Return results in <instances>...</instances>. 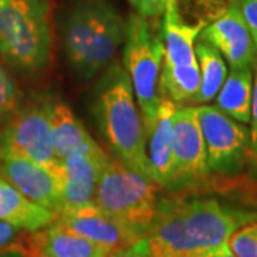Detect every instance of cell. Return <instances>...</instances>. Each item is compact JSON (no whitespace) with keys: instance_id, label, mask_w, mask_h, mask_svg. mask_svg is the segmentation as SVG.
<instances>
[{"instance_id":"18","label":"cell","mask_w":257,"mask_h":257,"mask_svg":"<svg viewBox=\"0 0 257 257\" xmlns=\"http://www.w3.org/2000/svg\"><path fill=\"white\" fill-rule=\"evenodd\" d=\"M57 220L55 211L37 204L19 192L16 187L5 183L0 187V221H6L20 230L33 233L50 226Z\"/></svg>"},{"instance_id":"3","label":"cell","mask_w":257,"mask_h":257,"mask_svg":"<svg viewBox=\"0 0 257 257\" xmlns=\"http://www.w3.org/2000/svg\"><path fill=\"white\" fill-rule=\"evenodd\" d=\"M126 37V22L103 0H74L62 22L67 60L83 80L106 70Z\"/></svg>"},{"instance_id":"27","label":"cell","mask_w":257,"mask_h":257,"mask_svg":"<svg viewBox=\"0 0 257 257\" xmlns=\"http://www.w3.org/2000/svg\"><path fill=\"white\" fill-rule=\"evenodd\" d=\"M20 231L22 230L16 226L6 221H0V253L13 248L16 240L20 237Z\"/></svg>"},{"instance_id":"6","label":"cell","mask_w":257,"mask_h":257,"mask_svg":"<svg viewBox=\"0 0 257 257\" xmlns=\"http://www.w3.org/2000/svg\"><path fill=\"white\" fill-rule=\"evenodd\" d=\"M163 56L162 35L155 32L146 18L139 13L130 15L126 22L123 63L132 82L146 136L153 126L160 103L157 86Z\"/></svg>"},{"instance_id":"15","label":"cell","mask_w":257,"mask_h":257,"mask_svg":"<svg viewBox=\"0 0 257 257\" xmlns=\"http://www.w3.org/2000/svg\"><path fill=\"white\" fill-rule=\"evenodd\" d=\"M106 159L107 155H72L62 162L57 172L60 180L62 213L92 206L100 167Z\"/></svg>"},{"instance_id":"26","label":"cell","mask_w":257,"mask_h":257,"mask_svg":"<svg viewBox=\"0 0 257 257\" xmlns=\"http://www.w3.org/2000/svg\"><path fill=\"white\" fill-rule=\"evenodd\" d=\"M250 147L257 157V62L253 73V96H251V113H250Z\"/></svg>"},{"instance_id":"21","label":"cell","mask_w":257,"mask_h":257,"mask_svg":"<svg viewBox=\"0 0 257 257\" xmlns=\"http://www.w3.org/2000/svg\"><path fill=\"white\" fill-rule=\"evenodd\" d=\"M194 52L200 70L199 104H203L217 96L221 84L227 77V66L220 52L207 42L199 40L194 45Z\"/></svg>"},{"instance_id":"12","label":"cell","mask_w":257,"mask_h":257,"mask_svg":"<svg viewBox=\"0 0 257 257\" xmlns=\"http://www.w3.org/2000/svg\"><path fill=\"white\" fill-rule=\"evenodd\" d=\"M12 250L25 257H107L113 248L84 239L55 221L30 233L22 243H15Z\"/></svg>"},{"instance_id":"30","label":"cell","mask_w":257,"mask_h":257,"mask_svg":"<svg viewBox=\"0 0 257 257\" xmlns=\"http://www.w3.org/2000/svg\"><path fill=\"white\" fill-rule=\"evenodd\" d=\"M0 257H25L18 250H8V251H2Z\"/></svg>"},{"instance_id":"11","label":"cell","mask_w":257,"mask_h":257,"mask_svg":"<svg viewBox=\"0 0 257 257\" xmlns=\"http://www.w3.org/2000/svg\"><path fill=\"white\" fill-rule=\"evenodd\" d=\"M199 39L216 47L230 69L254 67L257 52L237 6L231 2L223 15L203 28Z\"/></svg>"},{"instance_id":"16","label":"cell","mask_w":257,"mask_h":257,"mask_svg":"<svg viewBox=\"0 0 257 257\" xmlns=\"http://www.w3.org/2000/svg\"><path fill=\"white\" fill-rule=\"evenodd\" d=\"M46 100L52 124L53 146L59 165H62L64 159L72 155H106L64 101L52 97H46Z\"/></svg>"},{"instance_id":"22","label":"cell","mask_w":257,"mask_h":257,"mask_svg":"<svg viewBox=\"0 0 257 257\" xmlns=\"http://www.w3.org/2000/svg\"><path fill=\"white\" fill-rule=\"evenodd\" d=\"M229 247L236 257H257V221L236 230L229 239Z\"/></svg>"},{"instance_id":"7","label":"cell","mask_w":257,"mask_h":257,"mask_svg":"<svg viewBox=\"0 0 257 257\" xmlns=\"http://www.w3.org/2000/svg\"><path fill=\"white\" fill-rule=\"evenodd\" d=\"M0 150L26 157L57 175L60 165L56 159L46 99L32 101L13 114L0 133Z\"/></svg>"},{"instance_id":"29","label":"cell","mask_w":257,"mask_h":257,"mask_svg":"<svg viewBox=\"0 0 257 257\" xmlns=\"http://www.w3.org/2000/svg\"><path fill=\"white\" fill-rule=\"evenodd\" d=\"M199 257H236L233 254V251L230 250L229 247V243H226V244H223L220 247L214 248L213 251L210 253H207V254H203V256Z\"/></svg>"},{"instance_id":"20","label":"cell","mask_w":257,"mask_h":257,"mask_svg":"<svg viewBox=\"0 0 257 257\" xmlns=\"http://www.w3.org/2000/svg\"><path fill=\"white\" fill-rule=\"evenodd\" d=\"M200 70L199 63L169 66L162 63L159 94H165L180 106L199 104Z\"/></svg>"},{"instance_id":"13","label":"cell","mask_w":257,"mask_h":257,"mask_svg":"<svg viewBox=\"0 0 257 257\" xmlns=\"http://www.w3.org/2000/svg\"><path fill=\"white\" fill-rule=\"evenodd\" d=\"M56 221L84 239L109 248L126 247L143 237L140 231L103 213L94 204L62 213Z\"/></svg>"},{"instance_id":"1","label":"cell","mask_w":257,"mask_h":257,"mask_svg":"<svg viewBox=\"0 0 257 257\" xmlns=\"http://www.w3.org/2000/svg\"><path fill=\"white\" fill-rule=\"evenodd\" d=\"M257 220V211L243 210L213 197H165L143 234L153 257H199L229 243L241 226Z\"/></svg>"},{"instance_id":"28","label":"cell","mask_w":257,"mask_h":257,"mask_svg":"<svg viewBox=\"0 0 257 257\" xmlns=\"http://www.w3.org/2000/svg\"><path fill=\"white\" fill-rule=\"evenodd\" d=\"M107 257H153L146 247L145 241L139 239L136 243L126 246V247L113 248Z\"/></svg>"},{"instance_id":"8","label":"cell","mask_w":257,"mask_h":257,"mask_svg":"<svg viewBox=\"0 0 257 257\" xmlns=\"http://www.w3.org/2000/svg\"><path fill=\"white\" fill-rule=\"evenodd\" d=\"M199 121L210 172L223 176L237 175L247 159L250 147L247 128L216 106H200Z\"/></svg>"},{"instance_id":"17","label":"cell","mask_w":257,"mask_h":257,"mask_svg":"<svg viewBox=\"0 0 257 257\" xmlns=\"http://www.w3.org/2000/svg\"><path fill=\"white\" fill-rule=\"evenodd\" d=\"M204 23L190 25L184 22L179 10V0H169L165 10L162 39L165 45L163 63L169 66H187L197 63L194 45Z\"/></svg>"},{"instance_id":"23","label":"cell","mask_w":257,"mask_h":257,"mask_svg":"<svg viewBox=\"0 0 257 257\" xmlns=\"http://www.w3.org/2000/svg\"><path fill=\"white\" fill-rule=\"evenodd\" d=\"M18 97V87L15 80L0 63V119L16 109Z\"/></svg>"},{"instance_id":"10","label":"cell","mask_w":257,"mask_h":257,"mask_svg":"<svg viewBox=\"0 0 257 257\" xmlns=\"http://www.w3.org/2000/svg\"><path fill=\"white\" fill-rule=\"evenodd\" d=\"M0 176L37 204L62 213L60 180L53 170L16 153L0 150Z\"/></svg>"},{"instance_id":"24","label":"cell","mask_w":257,"mask_h":257,"mask_svg":"<svg viewBox=\"0 0 257 257\" xmlns=\"http://www.w3.org/2000/svg\"><path fill=\"white\" fill-rule=\"evenodd\" d=\"M231 2L237 6L240 15L247 26L248 33L253 39L257 52V0H231Z\"/></svg>"},{"instance_id":"14","label":"cell","mask_w":257,"mask_h":257,"mask_svg":"<svg viewBox=\"0 0 257 257\" xmlns=\"http://www.w3.org/2000/svg\"><path fill=\"white\" fill-rule=\"evenodd\" d=\"M177 111V103L160 94L153 126L147 133L146 147L149 169L152 180L159 186L170 187L175 177L173 155V120Z\"/></svg>"},{"instance_id":"25","label":"cell","mask_w":257,"mask_h":257,"mask_svg":"<svg viewBox=\"0 0 257 257\" xmlns=\"http://www.w3.org/2000/svg\"><path fill=\"white\" fill-rule=\"evenodd\" d=\"M130 5L143 18H156L165 13L169 0H128Z\"/></svg>"},{"instance_id":"2","label":"cell","mask_w":257,"mask_h":257,"mask_svg":"<svg viewBox=\"0 0 257 257\" xmlns=\"http://www.w3.org/2000/svg\"><path fill=\"white\" fill-rule=\"evenodd\" d=\"M92 111L101 136L120 163L152 180L146 130L130 77L119 63L110 64L94 86Z\"/></svg>"},{"instance_id":"19","label":"cell","mask_w":257,"mask_h":257,"mask_svg":"<svg viewBox=\"0 0 257 257\" xmlns=\"http://www.w3.org/2000/svg\"><path fill=\"white\" fill-rule=\"evenodd\" d=\"M253 96V69H231L216 96V107L231 119L250 123Z\"/></svg>"},{"instance_id":"9","label":"cell","mask_w":257,"mask_h":257,"mask_svg":"<svg viewBox=\"0 0 257 257\" xmlns=\"http://www.w3.org/2000/svg\"><path fill=\"white\" fill-rule=\"evenodd\" d=\"M173 155L175 177L169 189L189 187L207 179L210 169L199 121V107L193 104L177 107L173 120Z\"/></svg>"},{"instance_id":"4","label":"cell","mask_w":257,"mask_h":257,"mask_svg":"<svg viewBox=\"0 0 257 257\" xmlns=\"http://www.w3.org/2000/svg\"><path fill=\"white\" fill-rule=\"evenodd\" d=\"M47 0H0V56L13 69L39 73L50 57Z\"/></svg>"},{"instance_id":"31","label":"cell","mask_w":257,"mask_h":257,"mask_svg":"<svg viewBox=\"0 0 257 257\" xmlns=\"http://www.w3.org/2000/svg\"><path fill=\"white\" fill-rule=\"evenodd\" d=\"M5 183V179H3V177H2V176H0V187H2V184Z\"/></svg>"},{"instance_id":"5","label":"cell","mask_w":257,"mask_h":257,"mask_svg":"<svg viewBox=\"0 0 257 257\" xmlns=\"http://www.w3.org/2000/svg\"><path fill=\"white\" fill-rule=\"evenodd\" d=\"M157 202L153 180L107 156L93 197L99 210L145 234L155 217Z\"/></svg>"}]
</instances>
